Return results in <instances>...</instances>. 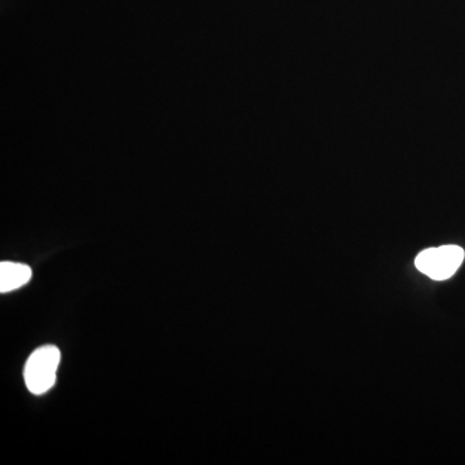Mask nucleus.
Instances as JSON below:
<instances>
[{"label":"nucleus","instance_id":"obj_1","mask_svg":"<svg viewBox=\"0 0 465 465\" xmlns=\"http://www.w3.org/2000/svg\"><path fill=\"white\" fill-rule=\"evenodd\" d=\"M60 360V349L54 345H43L30 354L24 369V379L30 393L41 396L56 384Z\"/></svg>","mask_w":465,"mask_h":465},{"label":"nucleus","instance_id":"obj_2","mask_svg":"<svg viewBox=\"0 0 465 465\" xmlns=\"http://www.w3.org/2000/svg\"><path fill=\"white\" fill-rule=\"evenodd\" d=\"M464 256V250L461 247L449 244L421 251L416 256L415 266L419 272L434 281H445L457 273Z\"/></svg>","mask_w":465,"mask_h":465},{"label":"nucleus","instance_id":"obj_3","mask_svg":"<svg viewBox=\"0 0 465 465\" xmlns=\"http://www.w3.org/2000/svg\"><path fill=\"white\" fill-rule=\"evenodd\" d=\"M32 275L29 265L3 262L0 264V292L7 293L25 286L32 280Z\"/></svg>","mask_w":465,"mask_h":465}]
</instances>
